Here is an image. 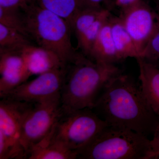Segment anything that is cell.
I'll return each instance as SVG.
<instances>
[{
  "mask_svg": "<svg viewBox=\"0 0 159 159\" xmlns=\"http://www.w3.org/2000/svg\"><path fill=\"white\" fill-rule=\"evenodd\" d=\"M94 111L108 125L153 135L159 116L152 110L139 85L122 73L112 78L97 99Z\"/></svg>",
  "mask_w": 159,
  "mask_h": 159,
  "instance_id": "cell-1",
  "label": "cell"
},
{
  "mask_svg": "<svg viewBox=\"0 0 159 159\" xmlns=\"http://www.w3.org/2000/svg\"><path fill=\"white\" fill-rule=\"evenodd\" d=\"M121 73L115 64L95 62L80 52L66 66L60 94L61 109H93L107 84Z\"/></svg>",
  "mask_w": 159,
  "mask_h": 159,
  "instance_id": "cell-2",
  "label": "cell"
},
{
  "mask_svg": "<svg viewBox=\"0 0 159 159\" xmlns=\"http://www.w3.org/2000/svg\"><path fill=\"white\" fill-rule=\"evenodd\" d=\"M28 36L56 54L65 66L79 54L72 44L71 26L64 19L33 2L22 9Z\"/></svg>",
  "mask_w": 159,
  "mask_h": 159,
  "instance_id": "cell-3",
  "label": "cell"
},
{
  "mask_svg": "<svg viewBox=\"0 0 159 159\" xmlns=\"http://www.w3.org/2000/svg\"><path fill=\"white\" fill-rule=\"evenodd\" d=\"M150 147L148 137L108 125L80 151L77 159H146Z\"/></svg>",
  "mask_w": 159,
  "mask_h": 159,
  "instance_id": "cell-4",
  "label": "cell"
},
{
  "mask_svg": "<svg viewBox=\"0 0 159 159\" xmlns=\"http://www.w3.org/2000/svg\"><path fill=\"white\" fill-rule=\"evenodd\" d=\"M107 125L92 109L62 110L49 134L78 154Z\"/></svg>",
  "mask_w": 159,
  "mask_h": 159,
  "instance_id": "cell-5",
  "label": "cell"
},
{
  "mask_svg": "<svg viewBox=\"0 0 159 159\" xmlns=\"http://www.w3.org/2000/svg\"><path fill=\"white\" fill-rule=\"evenodd\" d=\"M60 97L34 103L26 115L20 139L26 158L29 149L48 134L61 113Z\"/></svg>",
  "mask_w": 159,
  "mask_h": 159,
  "instance_id": "cell-6",
  "label": "cell"
},
{
  "mask_svg": "<svg viewBox=\"0 0 159 159\" xmlns=\"http://www.w3.org/2000/svg\"><path fill=\"white\" fill-rule=\"evenodd\" d=\"M0 101V139L9 145L11 159H25V155L20 143L24 119L34 104L8 97Z\"/></svg>",
  "mask_w": 159,
  "mask_h": 159,
  "instance_id": "cell-7",
  "label": "cell"
},
{
  "mask_svg": "<svg viewBox=\"0 0 159 159\" xmlns=\"http://www.w3.org/2000/svg\"><path fill=\"white\" fill-rule=\"evenodd\" d=\"M119 17L133 39L141 56L158 26L157 12L154 11L143 0H138L120 10Z\"/></svg>",
  "mask_w": 159,
  "mask_h": 159,
  "instance_id": "cell-8",
  "label": "cell"
},
{
  "mask_svg": "<svg viewBox=\"0 0 159 159\" xmlns=\"http://www.w3.org/2000/svg\"><path fill=\"white\" fill-rule=\"evenodd\" d=\"M65 71L66 67L39 74L35 79L26 81L2 97L35 103L56 97L60 95Z\"/></svg>",
  "mask_w": 159,
  "mask_h": 159,
  "instance_id": "cell-9",
  "label": "cell"
},
{
  "mask_svg": "<svg viewBox=\"0 0 159 159\" xmlns=\"http://www.w3.org/2000/svg\"><path fill=\"white\" fill-rule=\"evenodd\" d=\"M25 47L0 49L1 98L25 82L32 75L24 53Z\"/></svg>",
  "mask_w": 159,
  "mask_h": 159,
  "instance_id": "cell-10",
  "label": "cell"
},
{
  "mask_svg": "<svg viewBox=\"0 0 159 159\" xmlns=\"http://www.w3.org/2000/svg\"><path fill=\"white\" fill-rule=\"evenodd\" d=\"M136 59L142 93L152 110L159 116V69L142 57Z\"/></svg>",
  "mask_w": 159,
  "mask_h": 159,
  "instance_id": "cell-11",
  "label": "cell"
},
{
  "mask_svg": "<svg viewBox=\"0 0 159 159\" xmlns=\"http://www.w3.org/2000/svg\"><path fill=\"white\" fill-rule=\"evenodd\" d=\"M111 16L101 28L88 57L95 62L115 64L120 61L112 37Z\"/></svg>",
  "mask_w": 159,
  "mask_h": 159,
  "instance_id": "cell-12",
  "label": "cell"
},
{
  "mask_svg": "<svg viewBox=\"0 0 159 159\" xmlns=\"http://www.w3.org/2000/svg\"><path fill=\"white\" fill-rule=\"evenodd\" d=\"M24 51L32 75L65 67L56 54L39 46L29 45L25 47Z\"/></svg>",
  "mask_w": 159,
  "mask_h": 159,
  "instance_id": "cell-13",
  "label": "cell"
},
{
  "mask_svg": "<svg viewBox=\"0 0 159 159\" xmlns=\"http://www.w3.org/2000/svg\"><path fill=\"white\" fill-rule=\"evenodd\" d=\"M26 158L29 159H77V152L52 139L49 133L29 149Z\"/></svg>",
  "mask_w": 159,
  "mask_h": 159,
  "instance_id": "cell-14",
  "label": "cell"
},
{
  "mask_svg": "<svg viewBox=\"0 0 159 159\" xmlns=\"http://www.w3.org/2000/svg\"><path fill=\"white\" fill-rule=\"evenodd\" d=\"M112 37L120 61L133 57H140L136 46L128 31H126L120 18L110 16Z\"/></svg>",
  "mask_w": 159,
  "mask_h": 159,
  "instance_id": "cell-15",
  "label": "cell"
},
{
  "mask_svg": "<svg viewBox=\"0 0 159 159\" xmlns=\"http://www.w3.org/2000/svg\"><path fill=\"white\" fill-rule=\"evenodd\" d=\"M40 7L66 20L70 25L74 17L82 9L80 0H33Z\"/></svg>",
  "mask_w": 159,
  "mask_h": 159,
  "instance_id": "cell-16",
  "label": "cell"
},
{
  "mask_svg": "<svg viewBox=\"0 0 159 159\" xmlns=\"http://www.w3.org/2000/svg\"><path fill=\"white\" fill-rule=\"evenodd\" d=\"M111 15L109 10L106 9L102 15L94 22L80 39L77 41V48L80 49L81 53L87 57H88L101 28Z\"/></svg>",
  "mask_w": 159,
  "mask_h": 159,
  "instance_id": "cell-17",
  "label": "cell"
},
{
  "mask_svg": "<svg viewBox=\"0 0 159 159\" xmlns=\"http://www.w3.org/2000/svg\"><path fill=\"white\" fill-rule=\"evenodd\" d=\"M32 44L31 39L21 32L0 24V49H18Z\"/></svg>",
  "mask_w": 159,
  "mask_h": 159,
  "instance_id": "cell-18",
  "label": "cell"
},
{
  "mask_svg": "<svg viewBox=\"0 0 159 159\" xmlns=\"http://www.w3.org/2000/svg\"><path fill=\"white\" fill-rule=\"evenodd\" d=\"M0 24L16 29L29 37L26 31L25 13L20 8L0 7Z\"/></svg>",
  "mask_w": 159,
  "mask_h": 159,
  "instance_id": "cell-19",
  "label": "cell"
},
{
  "mask_svg": "<svg viewBox=\"0 0 159 159\" xmlns=\"http://www.w3.org/2000/svg\"><path fill=\"white\" fill-rule=\"evenodd\" d=\"M140 57L159 69V24Z\"/></svg>",
  "mask_w": 159,
  "mask_h": 159,
  "instance_id": "cell-20",
  "label": "cell"
},
{
  "mask_svg": "<svg viewBox=\"0 0 159 159\" xmlns=\"http://www.w3.org/2000/svg\"><path fill=\"white\" fill-rule=\"evenodd\" d=\"M146 159H159V123L150 140V150Z\"/></svg>",
  "mask_w": 159,
  "mask_h": 159,
  "instance_id": "cell-21",
  "label": "cell"
},
{
  "mask_svg": "<svg viewBox=\"0 0 159 159\" xmlns=\"http://www.w3.org/2000/svg\"><path fill=\"white\" fill-rule=\"evenodd\" d=\"M33 2V0H0V7L23 9Z\"/></svg>",
  "mask_w": 159,
  "mask_h": 159,
  "instance_id": "cell-22",
  "label": "cell"
},
{
  "mask_svg": "<svg viewBox=\"0 0 159 159\" xmlns=\"http://www.w3.org/2000/svg\"><path fill=\"white\" fill-rule=\"evenodd\" d=\"M82 9H101V4L107 0H80Z\"/></svg>",
  "mask_w": 159,
  "mask_h": 159,
  "instance_id": "cell-23",
  "label": "cell"
},
{
  "mask_svg": "<svg viewBox=\"0 0 159 159\" xmlns=\"http://www.w3.org/2000/svg\"><path fill=\"white\" fill-rule=\"evenodd\" d=\"M137 1L138 0H116L115 4L121 10L130 6Z\"/></svg>",
  "mask_w": 159,
  "mask_h": 159,
  "instance_id": "cell-24",
  "label": "cell"
},
{
  "mask_svg": "<svg viewBox=\"0 0 159 159\" xmlns=\"http://www.w3.org/2000/svg\"><path fill=\"white\" fill-rule=\"evenodd\" d=\"M157 13L159 16V0H157Z\"/></svg>",
  "mask_w": 159,
  "mask_h": 159,
  "instance_id": "cell-25",
  "label": "cell"
}]
</instances>
